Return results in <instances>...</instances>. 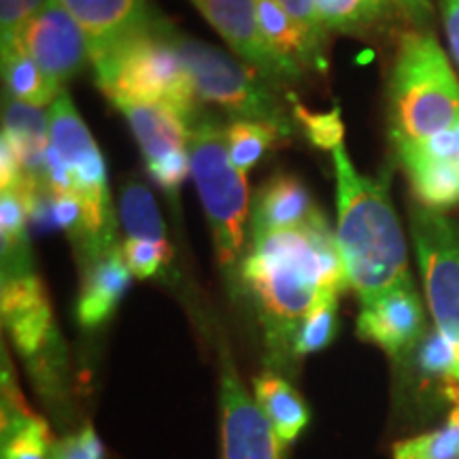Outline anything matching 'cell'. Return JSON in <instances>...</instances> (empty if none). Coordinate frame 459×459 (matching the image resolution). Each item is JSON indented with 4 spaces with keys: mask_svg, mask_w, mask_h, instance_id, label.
<instances>
[{
    "mask_svg": "<svg viewBox=\"0 0 459 459\" xmlns=\"http://www.w3.org/2000/svg\"><path fill=\"white\" fill-rule=\"evenodd\" d=\"M294 113L313 145H317L321 149H330V152L334 147L342 145L344 126L341 122L338 108L328 113H311L308 108H304L300 102H294Z\"/></svg>",
    "mask_w": 459,
    "mask_h": 459,
    "instance_id": "83f0119b",
    "label": "cell"
},
{
    "mask_svg": "<svg viewBox=\"0 0 459 459\" xmlns=\"http://www.w3.org/2000/svg\"><path fill=\"white\" fill-rule=\"evenodd\" d=\"M177 48L186 62L198 100L213 102L234 119L271 124L291 134V119L260 73L213 45L177 32Z\"/></svg>",
    "mask_w": 459,
    "mask_h": 459,
    "instance_id": "52a82bcc",
    "label": "cell"
},
{
    "mask_svg": "<svg viewBox=\"0 0 459 459\" xmlns=\"http://www.w3.org/2000/svg\"><path fill=\"white\" fill-rule=\"evenodd\" d=\"M3 321L24 358L41 353L54 336L48 296L30 268L3 273Z\"/></svg>",
    "mask_w": 459,
    "mask_h": 459,
    "instance_id": "5bb4252c",
    "label": "cell"
},
{
    "mask_svg": "<svg viewBox=\"0 0 459 459\" xmlns=\"http://www.w3.org/2000/svg\"><path fill=\"white\" fill-rule=\"evenodd\" d=\"M15 45L24 49L60 90H65L68 79L90 60L88 39L82 26L56 0H49L28 22Z\"/></svg>",
    "mask_w": 459,
    "mask_h": 459,
    "instance_id": "8fae6325",
    "label": "cell"
},
{
    "mask_svg": "<svg viewBox=\"0 0 459 459\" xmlns=\"http://www.w3.org/2000/svg\"><path fill=\"white\" fill-rule=\"evenodd\" d=\"M389 134L412 183L459 175V79L428 30L402 37L389 82Z\"/></svg>",
    "mask_w": 459,
    "mask_h": 459,
    "instance_id": "7a4b0ae2",
    "label": "cell"
},
{
    "mask_svg": "<svg viewBox=\"0 0 459 459\" xmlns=\"http://www.w3.org/2000/svg\"><path fill=\"white\" fill-rule=\"evenodd\" d=\"M283 136V132L264 122H249V119H234L226 128V139L230 158L240 172H249L260 162L264 153Z\"/></svg>",
    "mask_w": 459,
    "mask_h": 459,
    "instance_id": "cb8c5ba5",
    "label": "cell"
},
{
    "mask_svg": "<svg viewBox=\"0 0 459 459\" xmlns=\"http://www.w3.org/2000/svg\"><path fill=\"white\" fill-rule=\"evenodd\" d=\"M394 4L409 17L419 30H423L432 20V0H394Z\"/></svg>",
    "mask_w": 459,
    "mask_h": 459,
    "instance_id": "836d02e7",
    "label": "cell"
},
{
    "mask_svg": "<svg viewBox=\"0 0 459 459\" xmlns=\"http://www.w3.org/2000/svg\"><path fill=\"white\" fill-rule=\"evenodd\" d=\"M254 392L257 406H260L266 421L271 423L279 445L294 443L311 419L300 394L283 377L274 375V372H264L257 377Z\"/></svg>",
    "mask_w": 459,
    "mask_h": 459,
    "instance_id": "ac0fdd59",
    "label": "cell"
},
{
    "mask_svg": "<svg viewBox=\"0 0 459 459\" xmlns=\"http://www.w3.org/2000/svg\"><path fill=\"white\" fill-rule=\"evenodd\" d=\"M139 143L152 179L175 192L192 172L189 166V124L179 111L160 102H119Z\"/></svg>",
    "mask_w": 459,
    "mask_h": 459,
    "instance_id": "9c48e42d",
    "label": "cell"
},
{
    "mask_svg": "<svg viewBox=\"0 0 459 459\" xmlns=\"http://www.w3.org/2000/svg\"><path fill=\"white\" fill-rule=\"evenodd\" d=\"M338 298L341 294H324L313 304L311 311L302 319L294 341V358L317 353L334 341L338 325Z\"/></svg>",
    "mask_w": 459,
    "mask_h": 459,
    "instance_id": "484cf974",
    "label": "cell"
},
{
    "mask_svg": "<svg viewBox=\"0 0 459 459\" xmlns=\"http://www.w3.org/2000/svg\"><path fill=\"white\" fill-rule=\"evenodd\" d=\"M440 13H443V24L446 39H449L451 56L459 66V0H443Z\"/></svg>",
    "mask_w": 459,
    "mask_h": 459,
    "instance_id": "d6a6232c",
    "label": "cell"
},
{
    "mask_svg": "<svg viewBox=\"0 0 459 459\" xmlns=\"http://www.w3.org/2000/svg\"><path fill=\"white\" fill-rule=\"evenodd\" d=\"M317 211L308 189L296 177L277 175L257 192L251 211V234L296 228Z\"/></svg>",
    "mask_w": 459,
    "mask_h": 459,
    "instance_id": "e0dca14e",
    "label": "cell"
},
{
    "mask_svg": "<svg viewBox=\"0 0 459 459\" xmlns=\"http://www.w3.org/2000/svg\"><path fill=\"white\" fill-rule=\"evenodd\" d=\"M177 32L153 13L139 30L91 60L96 83L113 105L160 102L179 111L187 124L198 117L200 100L177 48Z\"/></svg>",
    "mask_w": 459,
    "mask_h": 459,
    "instance_id": "277c9868",
    "label": "cell"
},
{
    "mask_svg": "<svg viewBox=\"0 0 459 459\" xmlns=\"http://www.w3.org/2000/svg\"><path fill=\"white\" fill-rule=\"evenodd\" d=\"M440 428L394 445V459H459V398Z\"/></svg>",
    "mask_w": 459,
    "mask_h": 459,
    "instance_id": "d4e9b609",
    "label": "cell"
},
{
    "mask_svg": "<svg viewBox=\"0 0 459 459\" xmlns=\"http://www.w3.org/2000/svg\"><path fill=\"white\" fill-rule=\"evenodd\" d=\"M119 217H122L126 238L169 245L164 232V221L158 211L156 200H153L152 192L145 186H141V183L132 181L122 189Z\"/></svg>",
    "mask_w": 459,
    "mask_h": 459,
    "instance_id": "7402d4cb",
    "label": "cell"
},
{
    "mask_svg": "<svg viewBox=\"0 0 459 459\" xmlns=\"http://www.w3.org/2000/svg\"><path fill=\"white\" fill-rule=\"evenodd\" d=\"M82 26L88 39L90 62L124 41L145 24L153 11L149 0H56Z\"/></svg>",
    "mask_w": 459,
    "mask_h": 459,
    "instance_id": "9a60e30c",
    "label": "cell"
},
{
    "mask_svg": "<svg viewBox=\"0 0 459 459\" xmlns=\"http://www.w3.org/2000/svg\"><path fill=\"white\" fill-rule=\"evenodd\" d=\"M358 336L402 359L426 338V308L415 285L400 287L377 300L361 304Z\"/></svg>",
    "mask_w": 459,
    "mask_h": 459,
    "instance_id": "4fadbf2b",
    "label": "cell"
},
{
    "mask_svg": "<svg viewBox=\"0 0 459 459\" xmlns=\"http://www.w3.org/2000/svg\"><path fill=\"white\" fill-rule=\"evenodd\" d=\"M49 0H0V51L13 48L28 22Z\"/></svg>",
    "mask_w": 459,
    "mask_h": 459,
    "instance_id": "f1b7e54d",
    "label": "cell"
},
{
    "mask_svg": "<svg viewBox=\"0 0 459 459\" xmlns=\"http://www.w3.org/2000/svg\"><path fill=\"white\" fill-rule=\"evenodd\" d=\"M257 17L266 41L283 60L300 68L324 66V49H319L274 0H257Z\"/></svg>",
    "mask_w": 459,
    "mask_h": 459,
    "instance_id": "d6986e66",
    "label": "cell"
},
{
    "mask_svg": "<svg viewBox=\"0 0 459 459\" xmlns=\"http://www.w3.org/2000/svg\"><path fill=\"white\" fill-rule=\"evenodd\" d=\"M409 221L436 334L455 361L451 389L459 392V221L421 203L411 204Z\"/></svg>",
    "mask_w": 459,
    "mask_h": 459,
    "instance_id": "ba28073f",
    "label": "cell"
},
{
    "mask_svg": "<svg viewBox=\"0 0 459 459\" xmlns=\"http://www.w3.org/2000/svg\"><path fill=\"white\" fill-rule=\"evenodd\" d=\"M223 459H281V445L255 398L247 394L232 359H223L221 387Z\"/></svg>",
    "mask_w": 459,
    "mask_h": 459,
    "instance_id": "7c38bea8",
    "label": "cell"
},
{
    "mask_svg": "<svg viewBox=\"0 0 459 459\" xmlns=\"http://www.w3.org/2000/svg\"><path fill=\"white\" fill-rule=\"evenodd\" d=\"M3 79L4 88L9 91L7 96L39 108L45 105L51 107L57 96L65 91L56 88L37 62L17 45L3 49Z\"/></svg>",
    "mask_w": 459,
    "mask_h": 459,
    "instance_id": "ffe728a7",
    "label": "cell"
},
{
    "mask_svg": "<svg viewBox=\"0 0 459 459\" xmlns=\"http://www.w3.org/2000/svg\"><path fill=\"white\" fill-rule=\"evenodd\" d=\"M48 186L49 192L71 194L83 209L82 254L91 260L115 243L111 196L107 187L105 160L88 126L66 91L49 107Z\"/></svg>",
    "mask_w": 459,
    "mask_h": 459,
    "instance_id": "5b68a950",
    "label": "cell"
},
{
    "mask_svg": "<svg viewBox=\"0 0 459 459\" xmlns=\"http://www.w3.org/2000/svg\"><path fill=\"white\" fill-rule=\"evenodd\" d=\"M51 459H105V449L96 429L85 426L82 432L54 443Z\"/></svg>",
    "mask_w": 459,
    "mask_h": 459,
    "instance_id": "f546056e",
    "label": "cell"
},
{
    "mask_svg": "<svg viewBox=\"0 0 459 459\" xmlns=\"http://www.w3.org/2000/svg\"><path fill=\"white\" fill-rule=\"evenodd\" d=\"M192 3L220 32L238 60L255 68L266 82L285 83L298 82L302 77V68L283 60L264 37L257 17V0H192Z\"/></svg>",
    "mask_w": 459,
    "mask_h": 459,
    "instance_id": "30bf717a",
    "label": "cell"
},
{
    "mask_svg": "<svg viewBox=\"0 0 459 459\" xmlns=\"http://www.w3.org/2000/svg\"><path fill=\"white\" fill-rule=\"evenodd\" d=\"M189 166L215 238L220 266L230 274L245 257V223L249 215L247 175L230 158L226 128L200 113L189 122Z\"/></svg>",
    "mask_w": 459,
    "mask_h": 459,
    "instance_id": "8992f818",
    "label": "cell"
},
{
    "mask_svg": "<svg viewBox=\"0 0 459 459\" xmlns=\"http://www.w3.org/2000/svg\"><path fill=\"white\" fill-rule=\"evenodd\" d=\"M3 419V459H51L54 443L49 429L24 404L4 402Z\"/></svg>",
    "mask_w": 459,
    "mask_h": 459,
    "instance_id": "44dd1931",
    "label": "cell"
},
{
    "mask_svg": "<svg viewBox=\"0 0 459 459\" xmlns=\"http://www.w3.org/2000/svg\"><path fill=\"white\" fill-rule=\"evenodd\" d=\"M336 170V245L349 290L359 304L411 287L409 245L389 194L387 179L355 169L344 145L332 149Z\"/></svg>",
    "mask_w": 459,
    "mask_h": 459,
    "instance_id": "3957f363",
    "label": "cell"
},
{
    "mask_svg": "<svg viewBox=\"0 0 459 459\" xmlns=\"http://www.w3.org/2000/svg\"><path fill=\"white\" fill-rule=\"evenodd\" d=\"M240 274L277 358L294 351L298 328L321 296L349 287L336 234L321 211L296 228L251 234Z\"/></svg>",
    "mask_w": 459,
    "mask_h": 459,
    "instance_id": "6da1fadb",
    "label": "cell"
},
{
    "mask_svg": "<svg viewBox=\"0 0 459 459\" xmlns=\"http://www.w3.org/2000/svg\"><path fill=\"white\" fill-rule=\"evenodd\" d=\"M124 260L128 264L132 277L152 279L166 268L172 260L170 245L147 243V240L126 238L122 243Z\"/></svg>",
    "mask_w": 459,
    "mask_h": 459,
    "instance_id": "4316f807",
    "label": "cell"
},
{
    "mask_svg": "<svg viewBox=\"0 0 459 459\" xmlns=\"http://www.w3.org/2000/svg\"><path fill=\"white\" fill-rule=\"evenodd\" d=\"M281 9H285V13L308 34V39L317 45L319 49H324L325 45V28L319 20L317 3L315 0H274Z\"/></svg>",
    "mask_w": 459,
    "mask_h": 459,
    "instance_id": "4dcf8cb0",
    "label": "cell"
},
{
    "mask_svg": "<svg viewBox=\"0 0 459 459\" xmlns=\"http://www.w3.org/2000/svg\"><path fill=\"white\" fill-rule=\"evenodd\" d=\"M132 273L122 247L113 245L88 260L77 300V319L83 328H96L111 317L130 287Z\"/></svg>",
    "mask_w": 459,
    "mask_h": 459,
    "instance_id": "2e32d148",
    "label": "cell"
},
{
    "mask_svg": "<svg viewBox=\"0 0 459 459\" xmlns=\"http://www.w3.org/2000/svg\"><path fill=\"white\" fill-rule=\"evenodd\" d=\"M51 217L65 232L71 234L74 243L82 245L83 240V209L82 203L71 194H57L51 196Z\"/></svg>",
    "mask_w": 459,
    "mask_h": 459,
    "instance_id": "1f68e13d",
    "label": "cell"
},
{
    "mask_svg": "<svg viewBox=\"0 0 459 459\" xmlns=\"http://www.w3.org/2000/svg\"><path fill=\"white\" fill-rule=\"evenodd\" d=\"M325 30L364 32L381 24L394 0H315Z\"/></svg>",
    "mask_w": 459,
    "mask_h": 459,
    "instance_id": "603a6c76",
    "label": "cell"
}]
</instances>
